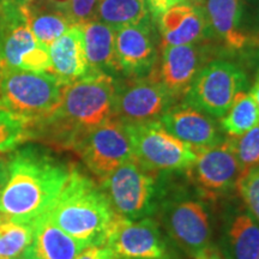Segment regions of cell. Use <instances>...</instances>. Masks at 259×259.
<instances>
[{"mask_svg":"<svg viewBox=\"0 0 259 259\" xmlns=\"http://www.w3.org/2000/svg\"><path fill=\"white\" fill-rule=\"evenodd\" d=\"M71 168L35 145L16 149L6 157L8 177L0 197V215L15 222L32 223L50 212Z\"/></svg>","mask_w":259,"mask_h":259,"instance_id":"1","label":"cell"},{"mask_svg":"<svg viewBox=\"0 0 259 259\" xmlns=\"http://www.w3.org/2000/svg\"><path fill=\"white\" fill-rule=\"evenodd\" d=\"M115 79L105 73L67 84L56 112L31 128V141L73 150L84 136L112 118Z\"/></svg>","mask_w":259,"mask_h":259,"instance_id":"2","label":"cell"},{"mask_svg":"<svg viewBox=\"0 0 259 259\" xmlns=\"http://www.w3.org/2000/svg\"><path fill=\"white\" fill-rule=\"evenodd\" d=\"M65 233L89 246L105 245L116 213L95 180L72 166L66 184L48 212Z\"/></svg>","mask_w":259,"mask_h":259,"instance_id":"3","label":"cell"},{"mask_svg":"<svg viewBox=\"0 0 259 259\" xmlns=\"http://www.w3.org/2000/svg\"><path fill=\"white\" fill-rule=\"evenodd\" d=\"M65 84L50 72L0 71V103L31 128L56 112Z\"/></svg>","mask_w":259,"mask_h":259,"instance_id":"4","label":"cell"},{"mask_svg":"<svg viewBox=\"0 0 259 259\" xmlns=\"http://www.w3.org/2000/svg\"><path fill=\"white\" fill-rule=\"evenodd\" d=\"M100 186L114 211L132 221L150 218L161 202L162 190L156 173L145 170L134 158L100 180Z\"/></svg>","mask_w":259,"mask_h":259,"instance_id":"5","label":"cell"},{"mask_svg":"<svg viewBox=\"0 0 259 259\" xmlns=\"http://www.w3.org/2000/svg\"><path fill=\"white\" fill-rule=\"evenodd\" d=\"M126 125V124H125ZM131 138L134 160L145 170H189L197 160V148L180 141L160 121L126 125Z\"/></svg>","mask_w":259,"mask_h":259,"instance_id":"6","label":"cell"},{"mask_svg":"<svg viewBox=\"0 0 259 259\" xmlns=\"http://www.w3.org/2000/svg\"><path fill=\"white\" fill-rule=\"evenodd\" d=\"M246 85L247 76L240 66L228 60H210L193 79L183 102L213 119H221Z\"/></svg>","mask_w":259,"mask_h":259,"instance_id":"7","label":"cell"},{"mask_svg":"<svg viewBox=\"0 0 259 259\" xmlns=\"http://www.w3.org/2000/svg\"><path fill=\"white\" fill-rule=\"evenodd\" d=\"M0 11V71L50 72V52L31 32L22 6H4Z\"/></svg>","mask_w":259,"mask_h":259,"instance_id":"8","label":"cell"},{"mask_svg":"<svg viewBox=\"0 0 259 259\" xmlns=\"http://www.w3.org/2000/svg\"><path fill=\"white\" fill-rule=\"evenodd\" d=\"M176 102L158 78L115 80L112 116L126 125L158 121Z\"/></svg>","mask_w":259,"mask_h":259,"instance_id":"9","label":"cell"},{"mask_svg":"<svg viewBox=\"0 0 259 259\" xmlns=\"http://www.w3.org/2000/svg\"><path fill=\"white\" fill-rule=\"evenodd\" d=\"M73 151L100 180L134 158L127 127L113 116L84 136Z\"/></svg>","mask_w":259,"mask_h":259,"instance_id":"10","label":"cell"},{"mask_svg":"<svg viewBox=\"0 0 259 259\" xmlns=\"http://www.w3.org/2000/svg\"><path fill=\"white\" fill-rule=\"evenodd\" d=\"M161 218L168 234L192 258L210 247L209 216L198 200L176 198L163 202Z\"/></svg>","mask_w":259,"mask_h":259,"instance_id":"11","label":"cell"},{"mask_svg":"<svg viewBox=\"0 0 259 259\" xmlns=\"http://www.w3.org/2000/svg\"><path fill=\"white\" fill-rule=\"evenodd\" d=\"M105 245L122 259H169L160 226L151 218L132 221L116 215Z\"/></svg>","mask_w":259,"mask_h":259,"instance_id":"12","label":"cell"},{"mask_svg":"<svg viewBox=\"0 0 259 259\" xmlns=\"http://www.w3.org/2000/svg\"><path fill=\"white\" fill-rule=\"evenodd\" d=\"M204 192L222 193L236 186L242 170L229 138L208 148H197V160L189 169Z\"/></svg>","mask_w":259,"mask_h":259,"instance_id":"13","label":"cell"},{"mask_svg":"<svg viewBox=\"0 0 259 259\" xmlns=\"http://www.w3.org/2000/svg\"><path fill=\"white\" fill-rule=\"evenodd\" d=\"M153 21L115 31V53L121 74L127 78L150 76L157 60Z\"/></svg>","mask_w":259,"mask_h":259,"instance_id":"14","label":"cell"},{"mask_svg":"<svg viewBox=\"0 0 259 259\" xmlns=\"http://www.w3.org/2000/svg\"><path fill=\"white\" fill-rule=\"evenodd\" d=\"M210 56L209 46L202 44L163 46L158 79L176 101L185 96L197 74L210 61Z\"/></svg>","mask_w":259,"mask_h":259,"instance_id":"15","label":"cell"},{"mask_svg":"<svg viewBox=\"0 0 259 259\" xmlns=\"http://www.w3.org/2000/svg\"><path fill=\"white\" fill-rule=\"evenodd\" d=\"M169 134L194 148H208L225 141L212 116L185 102L173 105L158 120Z\"/></svg>","mask_w":259,"mask_h":259,"instance_id":"16","label":"cell"},{"mask_svg":"<svg viewBox=\"0 0 259 259\" xmlns=\"http://www.w3.org/2000/svg\"><path fill=\"white\" fill-rule=\"evenodd\" d=\"M156 18L163 46L197 45L212 38L203 6L176 4Z\"/></svg>","mask_w":259,"mask_h":259,"instance_id":"17","label":"cell"},{"mask_svg":"<svg viewBox=\"0 0 259 259\" xmlns=\"http://www.w3.org/2000/svg\"><path fill=\"white\" fill-rule=\"evenodd\" d=\"M51 58L50 73L61 83L76 82L92 74L84 50L83 30L80 24H74L48 47Z\"/></svg>","mask_w":259,"mask_h":259,"instance_id":"18","label":"cell"},{"mask_svg":"<svg viewBox=\"0 0 259 259\" xmlns=\"http://www.w3.org/2000/svg\"><path fill=\"white\" fill-rule=\"evenodd\" d=\"M87 247V242L65 233L47 212L35 221L34 238L22 259H77Z\"/></svg>","mask_w":259,"mask_h":259,"instance_id":"19","label":"cell"},{"mask_svg":"<svg viewBox=\"0 0 259 259\" xmlns=\"http://www.w3.org/2000/svg\"><path fill=\"white\" fill-rule=\"evenodd\" d=\"M90 72L115 77L121 74L115 53V30L99 21L80 24Z\"/></svg>","mask_w":259,"mask_h":259,"instance_id":"20","label":"cell"},{"mask_svg":"<svg viewBox=\"0 0 259 259\" xmlns=\"http://www.w3.org/2000/svg\"><path fill=\"white\" fill-rule=\"evenodd\" d=\"M212 37L219 38L227 46L240 50L247 37L242 30V0H205L203 4Z\"/></svg>","mask_w":259,"mask_h":259,"instance_id":"21","label":"cell"},{"mask_svg":"<svg viewBox=\"0 0 259 259\" xmlns=\"http://www.w3.org/2000/svg\"><path fill=\"white\" fill-rule=\"evenodd\" d=\"M22 10L34 36L47 48L74 25L66 12L48 0H30Z\"/></svg>","mask_w":259,"mask_h":259,"instance_id":"22","label":"cell"},{"mask_svg":"<svg viewBox=\"0 0 259 259\" xmlns=\"http://www.w3.org/2000/svg\"><path fill=\"white\" fill-rule=\"evenodd\" d=\"M226 259H257L259 223L250 212L236 215L226 232Z\"/></svg>","mask_w":259,"mask_h":259,"instance_id":"23","label":"cell"},{"mask_svg":"<svg viewBox=\"0 0 259 259\" xmlns=\"http://www.w3.org/2000/svg\"><path fill=\"white\" fill-rule=\"evenodd\" d=\"M95 21L120 30L130 25L151 22V12L147 0H100Z\"/></svg>","mask_w":259,"mask_h":259,"instance_id":"24","label":"cell"},{"mask_svg":"<svg viewBox=\"0 0 259 259\" xmlns=\"http://www.w3.org/2000/svg\"><path fill=\"white\" fill-rule=\"evenodd\" d=\"M259 125V111L251 93L236 94L231 107L221 118L220 126L229 137H238Z\"/></svg>","mask_w":259,"mask_h":259,"instance_id":"25","label":"cell"},{"mask_svg":"<svg viewBox=\"0 0 259 259\" xmlns=\"http://www.w3.org/2000/svg\"><path fill=\"white\" fill-rule=\"evenodd\" d=\"M35 222H15L3 216L0 222V258L19 259L34 238Z\"/></svg>","mask_w":259,"mask_h":259,"instance_id":"26","label":"cell"},{"mask_svg":"<svg viewBox=\"0 0 259 259\" xmlns=\"http://www.w3.org/2000/svg\"><path fill=\"white\" fill-rule=\"evenodd\" d=\"M31 141L30 127L0 103V154L12 153Z\"/></svg>","mask_w":259,"mask_h":259,"instance_id":"27","label":"cell"},{"mask_svg":"<svg viewBox=\"0 0 259 259\" xmlns=\"http://www.w3.org/2000/svg\"><path fill=\"white\" fill-rule=\"evenodd\" d=\"M242 174L259 164V125L238 137H229ZM241 174V176H242Z\"/></svg>","mask_w":259,"mask_h":259,"instance_id":"28","label":"cell"},{"mask_svg":"<svg viewBox=\"0 0 259 259\" xmlns=\"http://www.w3.org/2000/svg\"><path fill=\"white\" fill-rule=\"evenodd\" d=\"M236 187L248 212L259 223V164L246 170L239 179Z\"/></svg>","mask_w":259,"mask_h":259,"instance_id":"29","label":"cell"},{"mask_svg":"<svg viewBox=\"0 0 259 259\" xmlns=\"http://www.w3.org/2000/svg\"><path fill=\"white\" fill-rule=\"evenodd\" d=\"M100 0H70L69 17L73 24L95 21Z\"/></svg>","mask_w":259,"mask_h":259,"instance_id":"30","label":"cell"},{"mask_svg":"<svg viewBox=\"0 0 259 259\" xmlns=\"http://www.w3.org/2000/svg\"><path fill=\"white\" fill-rule=\"evenodd\" d=\"M77 259H122L116 255L108 246H89L80 253Z\"/></svg>","mask_w":259,"mask_h":259,"instance_id":"31","label":"cell"},{"mask_svg":"<svg viewBox=\"0 0 259 259\" xmlns=\"http://www.w3.org/2000/svg\"><path fill=\"white\" fill-rule=\"evenodd\" d=\"M147 4L151 15L157 17V16L166 12L168 9H170L171 6L176 5V3H174V0H147Z\"/></svg>","mask_w":259,"mask_h":259,"instance_id":"32","label":"cell"},{"mask_svg":"<svg viewBox=\"0 0 259 259\" xmlns=\"http://www.w3.org/2000/svg\"><path fill=\"white\" fill-rule=\"evenodd\" d=\"M6 177H8V171H6V157H0V197H2L3 190H4Z\"/></svg>","mask_w":259,"mask_h":259,"instance_id":"33","label":"cell"},{"mask_svg":"<svg viewBox=\"0 0 259 259\" xmlns=\"http://www.w3.org/2000/svg\"><path fill=\"white\" fill-rule=\"evenodd\" d=\"M194 259H226V258L223 257L220 252L213 250L211 247H209L208 250L204 251L203 253H200L198 257H196Z\"/></svg>","mask_w":259,"mask_h":259,"instance_id":"34","label":"cell"},{"mask_svg":"<svg viewBox=\"0 0 259 259\" xmlns=\"http://www.w3.org/2000/svg\"><path fill=\"white\" fill-rule=\"evenodd\" d=\"M30 0H0V8L4 6H23Z\"/></svg>","mask_w":259,"mask_h":259,"instance_id":"35","label":"cell"},{"mask_svg":"<svg viewBox=\"0 0 259 259\" xmlns=\"http://www.w3.org/2000/svg\"><path fill=\"white\" fill-rule=\"evenodd\" d=\"M251 94H252V96H253L255 103H257L258 111H259V73H258L257 78H255V82L253 84V88H252V90H251Z\"/></svg>","mask_w":259,"mask_h":259,"instance_id":"36","label":"cell"},{"mask_svg":"<svg viewBox=\"0 0 259 259\" xmlns=\"http://www.w3.org/2000/svg\"><path fill=\"white\" fill-rule=\"evenodd\" d=\"M205 0H174L176 4H187V5H196V6H203Z\"/></svg>","mask_w":259,"mask_h":259,"instance_id":"37","label":"cell"},{"mask_svg":"<svg viewBox=\"0 0 259 259\" xmlns=\"http://www.w3.org/2000/svg\"><path fill=\"white\" fill-rule=\"evenodd\" d=\"M0 35H2V11H0Z\"/></svg>","mask_w":259,"mask_h":259,"instance_id":"38","label":"cell"},{"mask_svg":"<svg viewBox=\"0 0 259 259\" xmlns=\"http://www.w3.org/2000/svg\"><path fill=\"white\" fill-rule=\"evenodd\" d=\"M2 220H3V215H0V222H2Z\"/></svg>","mask_w":259,"mask_h":259,"instance_id":"39","label":"cell"},{"mask_svg":"<svg viewBox=\"0 0 259 259\" xmlns=\"http://www.w3.org/2000/svg\"><path fill=\"white\" fill-rule=\"evenodd\" d=\"M257 259H259V255H258V257H257Z\"/></svg>","mask_w":259,"mask_h":259,"instance_id":"40","label":"cell"},{"mask_svg":"<svg viewBox=\"0 0 259 259\" xmlns=\"http://www.w3.org/2000/svg\"><path fill=\"white\" fill-rule=\"evenodd\" d=\"M0 259H3V258H0ZM19 259H22V258H19Z\"/></svg>","mask_w":259,"mask_h":259,"instance_id":"41","label":"cell"}]
</instances>
